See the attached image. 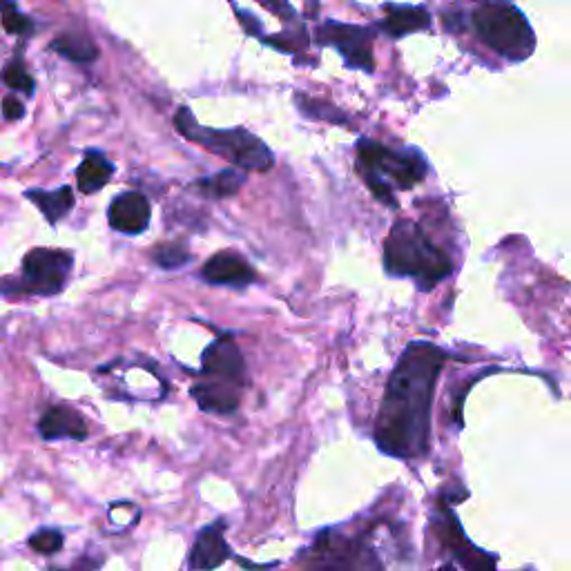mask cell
<instances>
[{
  "mask_svg": "<svg viewBox=\"0 0 571 571\" xmlns=\"http://www.w3.org/2000/svg\"><path fill=\"white\" fill-rule=\"evenodd\" d=\"M473 27L493 52L509 56L511 61H525L536 47L527 18L511 5L491 3L480 7L473 14Z\"/></svg>",
  "mask_w": 571,
  "mask_h": 571,
  "instance_id": "5b68a950",
  "label": "cell"
},
{
  "mask_svg": "<svg viewBox=\"0 0 571 571\" xmlns=\"http://www.w3.org/2000/svg\"><path fill=\"white\" fill-rule=\"evenodd\" d=\"M317 41L322 45H335L344 54L348 65L362 67V70H373V54H371V32L364 27L342 25V23H326L317 29Z\"/></svg>",
  "mask_w": 571,
  "mask_h": 571,
  "instance_id": "ba28073f",
  "label": "cell"
},
{
  "mask_svg": "<svg viewBox=\"0 0 571 571\" xmlns=\"http://www.w3.org/2000/svg\"><path fill=\"white\" fill-rule=\"evenodd\" d=\"M174 128H177L181 137L199 143L201 148L219 154V157L232 161L239 168L250 172H266L273 168V154L266 148V143L248 130L203 128L188 108H179L177 116H174Z\"/></svg>",
  "mask_w": 571,
  "mask_h": 571,
  "instance_id": "277c9868",
  "label": "cell"
},
{
  "mask_svg": "<svg viewBox=\"0 0 571 571\" xmlns=\"http://www.w3.org/2000/svg\"><path fill=\"white\" fill-rule=\"evenodd\" d=\"M201 277L206 279L208 284L235 286V288L253 284L257 279L253 266H250L241 255L232 253V250H224V253L212 255L206 261V266L201 268Z\"/></svg>",
  "mask_w": 571,
  "mask_h": 571,
  "instance_id": "4fadbf2b",
  "label": "cell"
},
{
  "mask_svg": "<svg viewBox=\"0 0 571 571\" xmlns=\"http://www.w3.org/2000/svg\"><path fill=\"white\" fill-rule=\"evenodd\" d=\"M52 50L65 58H70L72 63H92L99 56L96 45L81 34H63L52 43Z\"/></svg>",
  "mask_w": 571,
  "mask_h": 571,
  "instance_id": "ffe728a7",
  "label": "cell"
},
{
  "mask_svg": "<svg viewBox=\"0 0 571 571\" xmlns=\"http://www.w3.org/2000/svg\"><path fill=\"white\" fill-rule=\"evenodd\" d=\"M114 174L112 161L105 154L96 150H87L81 161V166L76 168V186L85 195H94V192L103 190L108 186Z\"/></svg>",
  "mask_w": 571,
  "mask_h": 571,
  "instance_id": "2e32d148",
  "label": "cell"
},
{
  "mask_svg": "<svg viewBox=\"0 0 571 571\" xmlns=\"http://www.w3.org/2000/svg\"><path fill=\"white\" fill-rule=\"evenodd\" d=\"M74 257L65 250L34 248L23 259V279L18 290L27 295L52 297L67 286L72 275Z\"/></svg>",
  "mask_w": 571,
  "mask_h": 571,
  "instance_id": "52a82bcc",
  "label": "cell"
},
{
  "mask_svg": "<svg viewBox=\"0 0 571 571\" xmlns=\"http://www.w3.org/2000/svg\"><path fill=\"white\" fill-rule=\"evenodd\" d=\"M150 201L141 192H123L108 208L110 226L125 235H141L150 226Z\"/></svg>",
  "mask_w": 571,
  "mask_h": 571,
  "instance_id": "7c38bea8",
  "label": "cell"
},
{
  "mask_svg": "<svg viewBox=\"0 0 571 571\" xmlns=\"http://www.w3.org/2000/svg\"><path fill=\"white\" fill-rule=\"evenodd\" d=\"M384 266L395 277H413L422 290L453 273L447 253L433 244L413 221H398L384 241Z\"/></svg>",
  "mask_w": 571,
  "mask_h": 571,
  "instance_id": "7a4b0ae2",
  "label": "cell"
},
{
  "mask_svg": "<svg viewBox=\"0 0 571 571\" xmlns=\"http://www.w3.org/2000/svg\"><path fill=\"white\" fill-rule=\"evenodd\" d=\"M357 166H360L366 186L373 195L389 203L391 208L398 206L393 197V188L409 190L420 183L427 174V163L415 152H395L375 141H360L357 145Z\"/></svg>",
  "mask_w": 571,
  "mask_h": 571,
  "instance_id": "3957f363",
  "label": "cell"
},
{
  "mask_svg": "<svg viewBox=\"0 0 571 571\" xmlns=\"http://www.w3.org/2000/svg\"><path fill=\"white\" fill-rule=\"evenodd\" d=\"M228 558L230 547L226 543V522L217 520L199 531L188 563L190 571H212L224 565Z\"/></svg>",
  "mask_w": 571,
  "mask_h": 571,
  "instance_id": "8fae6325",
  "label": "cell"
},
{
  "mask_svg": "<svg viewBox=\"0 0 571 571\" xmlns=\"http://www.w3.org/2000/svg\"><path fill=\"white\" fill-rule=\"evenodd\" d=\"M0 21H3V27L9 34L16 36H25L34 29L32 21H29L25 14L18 12V7L12 0H0Z\"/></svg>",
  "mask_w": 571,
  "mask_h": 571,
  "instance_id": "7402d4cb",
  "label": "cell"
},
{
  "mask_svg": "<svg viewBox=\"0 0 571 571\" xmlns=\"http://www.w3.org/2000/svg\"><path fill=\"white\" fill-rule=\"evenodd\" d=\"M192 398L197 400L199 409L206 413L215 415H230L239 409L241 400V386L232 382H221V380H206L197 382L192 386Z\"/></svg>",
  "mask_w": 571,
  "mask_h": 571,
  "instance_id": "5bb4252c",
  "label": "cell"
},
{
  "mask_svg": "<svg viewBox=\"0 0 571 571\" xmlns=\"http://www.w3.org/2000/svg\"><path fill=\"white\" fill-rule=\"evenodd\" d=\"M38 433H41L43 440H85L87 429L85 418L79 413L70 409V406H52L43 413L41 422H38Z\"/></svg>",
  "mask_w": 571,
  "mask_h": 571,
  "instance_id": "9a60e30c",
  "label": "cell"
},
{
  "mask_svg": "<svg viewBox=\"0 0 571 571\" xmlns=\"http://www.w3.org/2000/svg\"><path fill=\"white\" fill-rule=\"evenodd\" d=\"M29 547L41 556H54L63 549V534L56 529H41L29 538Z\"/></svg>",
  "mask_w": 571,
  "mask_h": 571,
  "instance_id": "603a6c76",
  "label": "cell"
},
{
  "mask_svg": "<svg viewBox=\"0 0 571 571\" xmlns=\"http://www.w3.org/2000/svg\"><path fill=\"white\" fill-rule=\"evenodd\" d=\"M438 534L444 540V545H447L460 563L471 569V571H493L496 569V556L487 554V551H482L478 547H473L469 543V538L462 534L460 529V522L458 518L453 516V511L449 505H440V520H438Z\"/></svg>",
  "mask_w": 571,
  "mask_h": 571,
  "instance_id": "9c48e42d",
  "label": "cell"
},
{
  "mask_svg": "<svg viewBox=\"0 0 571 571\" xmlns=\"http://www.w3.org/2000/svg\"><path fill=\"white\" fill-rule=\"evenodd\" d=\"M3 81H5V85L12 87V90H21L25 94L34 92V79L27 74L25 65L18 61V58L14 63H9L3 70Z\"/></svg>",
  "mask_w": 571,
  "mask_h": 571,
  "instance_id": "cb8c5ba5",
  "label": "cell"
},
{
  "mask_svg": "<svg viewBox=\"0 0 571 571\" xmlns=\"http://www.w3.org/2000/svg\"><path fill=\"white\" fill-rule=\"evenodd\" d=\"M241 186H244V174L237 170H224L215 174V177L197 181V190L210 199H226L237 195Z\"/></svg>",
  "mask_w": 571,
  "mask_h": 571,
  "instance_id": "d6986e66",
  "label": "cell"
},
{
  "mask_svg": "<svg viewBox=\"0 0 571 571\" xmlns=\"http://www.w3.org/2000/svg\"><path fill=\"white\" fill-rule=\"evenodd\" d=\"M429 14L422 7H391L389 18H386V32L391 36H406L411 32H420V29L429 27Z\"/></svg>",
  "mask_w": 571,
  "mask_h": 571,
  "instance_id": "ac0fdd59",
  "label": "cell"
},
{
  "mask_svg": "<svg viewBox=\"0 0 571 571\" xmlns=\"http://www.w3.org/2000/svg\"><path fill=\"white\" fill-rule=\"evenodd\" d=\"M99 567H101L99 560L83 558V560H79V563H76V567H74V569H70V571H96Z\"/></svg>",
  "mask_w": 571,
  "mask_h": 571,
  "instance_id": "4316f807",
  "label": "cell"
},
{
  "mask_svg": "<svg viewBox=\"0 0 571 571\" xmlns=\"http://www.w3.org/2000/svg\"><path fill=\"white\" fill-rule=\"evenodd\" d=\"M438 571H456V567H451V565H444V567H440Z\"/></svg>",
  "mask_w": 571,
  "mask_h": 571,
  "instance_id": "83f0119b",
  "label": "cell"
},
{
  "mask_svg": "<svg viewBox=\"0 0 571 571\" xmlns=\"http://www.w3.org/2000/svg\"><path fill=\"white\" fill-rule=\"evenodd\" d=\"M152 261L163 270H174L188 264L190 253L179 241H168V244H161L152 250Z\"/></svg>",
  "mask_w": 571,
  "mask_h": 571,
  "instance_id": "44dd1931",
  "label": "cell"
},
{
  "mask_svg": "<svg viewBox=\"0 0 571 571\" xmlns=\"http://www.w3.org/2000/svg\"><path fill=\"white\" fill-rule=\"evenodd\" d=\"M444 355L431 342H411L386 386L375 422V442L395 458H422L429 449L431 406Z\"/></svg>",
  "mask_w": 571,
  "mask_h": 571,
  "instance_id": "6da1fadb",
  "label": "cell"
},
{
  "mask_svg": "<svg viewBox=\"0 0 571 571\" xmlns=\"http://www.w3.org/2000/svg\"><path fill=\"white\" fill-rule=\"evenodd\" d=\"M261 5H266L270 12H275L279 16H286V21H290V18H293V9L288 7L286 0H261Z\"/></svg>",
  "mask_w": 571,
  "mask_h": 571,
  "instance_id": "484cf974",
  "label": "cell"
},
{
  "mask_svg": "<svg viewBox=\"0 0 571 571\" xmlns=\"http://www.w3.org/2000/svg\"><path fill=\"white\" fill-rule=\"evenodd\" d=\"M302 567L306 571H380L371 547L337 531H322L315 538L304 551Z\"/></svg>",
  "mask_w": 571,
  "mask_h": 571,
  "instance_id": "8992f818",
  "label": "cell"
},
{
  "mask_svg": "<svg viewBox=\"0 0 571 571\" xmlns=\"http://www.w3.org/2000/svg\"><path fill=\"white\" fill-rule=\"evenodd\" d=\"M201 373L210 380L232 382L244 386L246 382V366L241 357L239 346L232 337H219L212 342L201 355Z\"/></svg>",
  "mask_w": 571,
  "mask_h": 571,
  "instance_id": "30bf717a",
  "label": "cell"
},
{
  "mask_svg": "<svg viewBox=\"0 0 571 571\" xmlns=\"http://www.w3.org/2000/svg\"><path fill=\"white\" fill-rule=\"evenodd\" d=\"M25 197L43 212L50 224H58L74 208V192L70 186L58 190H27Z\"/></svg>",
  "mask_w": 571,
  "mask_h": 571,
  "instance_id": "e0dca14e",
  "label": "cell"
},
{
  "mask_svg": "<svg viewBox=\"0 0 571 571\" xmlns=\"http://www.w3.org/2000/svg\"><path fill=\"white\" fill-rule=\"evenodd\" d=\"M3 114H5V119H7V121H18V119H23V116H25L23 103H21V101H16V99H12V96H7V99L3 101Z\"/></svg>",
  "mask_w": 571,
  "mask_h": 571,
  "instance_id": "d4e9b609",
  "label": "cell"
}]
</instances>
